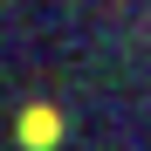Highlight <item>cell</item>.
I'll use <instances>...</instances> for the list:
<instances>
[{
  "label": "cell",
  "mask_w": 151,
  "mask_h": 151,
  "mask_svg": "<svg viewBox=\"0 0 151 151\" xmlns=\"http://www.w3.org/2000/svg\"><path fill=\"white\" fill-rule=\"evenodd\" d=\"M14 137H21V151H55V144H62V110L28 103V110L14 117Z\"/></svg>",
  "instance_id": "1"
}]
</instances>
